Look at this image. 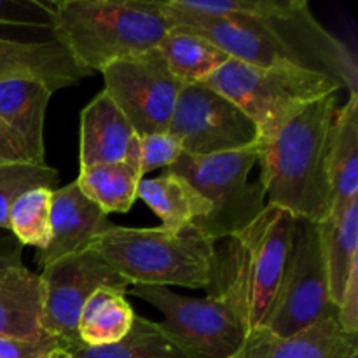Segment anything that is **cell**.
<instances>
[{"mask_svg": "<svg viewBox=\"0 0 358 358\" xmlns=\"http://www.w3.org/2000/svg\"><path fill=\"white\" fill-rule=\"evenodd\" d=\"M140 173L147 175L157 168H170L184 154L180 140L170 131L149 133L138 136Z\"/></svg>", "mask_w": 358, "mask_h": 358, "instance_id": "cell-29", "label": "cell"}, {"mask_svg": "<svg viewBox=\"0 0 358 358\" xmlns=\"http://www.w3.org/2000/svg\"><path fill=\"white\" fill-rule=\"evenodd\" d=\"M55 91L31 79L0 80V122L9 129L28 163H45L44 121Z\"/></svg>", "mask_w": 358, "mask_h": 358, "instance_id": "cell-15", "label": "cell"}, {"mask_svg": "<svg viewBox=\"0 0 358 358\" xmlns=\"http://www.w3.org/2000/svg\"><path fill=\"white\" fill-rule=\"evenodd\" d=\"M107 213L84 196L77 182L52 191L51 240L35 254V262L45 268L66 255L87 250L94 240L112 229Z\"/></svg>", "mask_w": 358, "mask_h": 358, "instance_id": "cell-13", "label": "cell"}, {"mask_svg": "<svg viewBox=\"0 0 358 358\" xmlns=\"http://www.w3.org/2000/svg\"><path fill=\"white\" fill-rule=\"evenodd\" d=\"M338 93L327 94L283 121L261 140V184L269 205L296 219L322 222L331 213L332 129Z\"/></svg>", "mask_w": 358, "mask_h": 358, "instance_id": "cell-2", "label": "cell"}, {"mask_svg": "<svg viewBox=\"0 0 358 358\" xmlns=\"http://www.w3.org/2000/svg\"><path fill=\"white\" fill-rule=\"evenodd\" d=\"M52 2L41 0H0V24L3 27L44 30L52 35L55 30Z\"/></svg>", "mask_w": 358, "mask_h": 358, "instance_id": "cell-28", "label": "cell"}, {"mask_svg": "<svg viewBox=\"0 0 358 358\" xmlns=\"http://www.w3.org/2000/svg\"><path fill=\"white\" fill-rule=\"evenodd\" d=\"M168 131L177 136L185 156H212L259 142L254 121L241 108L205 84L180 91Z\"/></svg>", "mask_w": 358, "mask_h": 358, "instance_id": "cell-10", "label": "cell"}, {"mask_svg": "<svg viewBox=\"0 0 358 358\" xmlns=\"http://www.w3.org/2000/svg\"><path fill=\"white\" fill-rule=\"evenodd\" d=\"M329 178L332 198L329 217H332L358 199V93H348V100L336 114Z\"/></svg>", "mask_w": 358, "mask_h": 358, "instance_id": "cell-19", "label": "cell"}, {"mask_svg": "<svg viewBox=\"0 0 358 358\" xmlns=\"http://www.w3.org/2000/svg\"><path fill=\"white\" fill-rule=\"evenodd\" d=\"M52 189L37 187L23 192L9 210V231L20 245L44 250L51 240Z\"/></svg>", "mask_w": 358, "mask_h": 358, "instance_id": "cell-26", "label": "cell"}, {"mask_svg": "<svg viewBox=\"0 0 358 358\" xmlns=\"http://www.w3.org/2000/svg\"><path fill=\"white\" fill-rule=\"evenodd\" d=\"M159 52L170 72L184 86L205 83L229 59V56L208 38L177 27L164 35L159 44Z\"/></svg>", "mask_w": 358, "mask_h": 358, "instance_id": "cell-23", "label": "cell"}, {"mask_svg": "<svg viewBox=\"0 0 358 358\" xmlns=\"http://www.w3.org/2000/svg\"><path fill=\"white\" fill-rule=\"evenodd\" d=\"M318 231L327 271L329 299L338 308L350 271L358 264V199L339 215L318 222Z\"/></svg>", "mask_w": 358, "mask_h": 358, "instance_id": "cell-22", "label": "cell"}, {"mask_svg": "<svg viewBox=\"0 0 358 358\" xmlns=\"http://www.w3.org/2000/svg\"><path fill=\"white\" fill-rule=\"evenodd\" d=\"M42 311L45 332L59 343L76 341L77 324L87 297L98 289H114L126 294L131 283L122 278L93 250L66 255L44 268Z\"/></svg>", "mask_w": 358, "mask_h": 358, "instance_id": "cell-12", "label": "cell"}, {"mask_svg": "<svg viewBox=\"0 0 358 358\" xmlns=\"http://www.w3.org/2000/svg\"><path fill=\"white\" fill-rule=\"evenodd\" d=\"M163 7V3H161ZM164 14L171 28L208 38L231 59L255 66H299L332 77L358 93V65L352 49L318 23L304 0H285L268 17H194Z\"/></svg>", "mask_w": 358, "mask_h": 358, "instance_id": "cell-1", "label": "cell"}, {"mask_svg": "<svg viewBox=\"0 0 358 358\" xmlns=\"http://www.w3.org/2000/svg\"><path fill=\"white\" fill-rule=\"evenodd\" d=\"M7 163H28V161L9 129L0 122V164Z\"/></svg>", "mask_w": 358, "mask_h": 358, "instance_id": "cell-32", "label": "cell"}, {"mask_svg": "<svg viewBox=\"0 0 358 358\" xmlns=\"http://www.w3.org/2000/svg\"><path fill=\"white\" fill-rule=\"evenodd\" d=\"M142 199L163 222V229L180 231L205 219L212 205L182 175L166 170L156 178H142L136 189Z\"/></svg>", "mask_w": 358, "mask_h": 358, "instance_id": "cell-20", "label": "cell"}, {"mask_svg": "<svg viewBox=\"0 0 358 358\" xmlns=\"http://www.w3.org/2000/svg\"><path fill=\"white\" fill-rule=\"evenodd\" d=\"M103 91L126 115L138 136L168 131L184 84L170 72L159 49L122 59L101 70Z\"/></svg>", "mask_w": 358, "mask_h": 358, "instance_id": "cell-11", "label": "cell"}, {"mask_svg": "<svg viewBox=\"0 0 358 358\" xmlns=\"http://www.w3.org/2000/svg\"><path fill=\"white\" fill-rule=\"evenodd\" d=\"M90 77L55 38L41 42L10 41L0 37V80L31 79L52 91L77 86Z\"/></svg>", "mask_w": 358, "mask_h": 358, "instance_id": "cell-16", "label": "cell"}, {"mask_svg": "<svg viewBox=\"0 0 358 358\" xmlns=\"http://www.w3.org/2000/svg\"><path fill=\"white\" fill-rule=\"evenodd\" d=\"M58 339L44 341H16L0 338V358H63Z\"/></svg>", "mask_w": 358, "mask_h": 358, "instance_id": "cell-30", "label": "cell"}, {"mask_svg": "<svg viewBox=\"0 0 358 358\" xmlns=\"http://www.w3.org/2000/svg\"><path fill=\"white\" fill-rule=\"evenodd\" d=\"M41 276L24 266L0 271V338L16 341L51 339L45 332ZM55 339V338H52Z\"/></svg>", "mask_w": 358, "mask_h": 358, "instance_id": "cell-18", "label": "cell"}, {"mask_svg": "<svg viewBox=\"0 0 358 358\" xmlns=\"http://www.w3.org/2000/svg\"><path fill=\"white\" fill-rule=\"evenodd\" d=\"M131 292L163 315V327L191 357L233 358L247 341V327L220 297L196 299L159 285H133Z\"/></svg>", "mask_w": 358, "mask_h": 358, "instance_id": "cell-9", "label": "cell"}, {"mask_svg": "<svg viewBox=\"0 0 358 358\" xmlns=\"http://www.w3.org/2000/svg\"><path fill=\"white\" fill-rule=\"evenodd\" d=\"M124 296L114 289H98L87 297L77 324V336L84 345H114L128 334L136 313Z\"/></svg>", "mask_w": 358, "mask_h": 358, "instance_id": "cell-25", "label": "cell"}, {"mask_svg": "<svg viewBox=\"0 0 358 358\" xmlns=\"http://www.w3.org/2000/svg\"><path fill=\"white\" fill-rule=\"evenodd\" d=\"M238 358H358V336L348 334L338 320V308L292 336H276L268 329L248 334Z\"/></svg>", "mask_w": 358, "mask_h": 358, "instance_id": "cell-14", "label": "cell"}, {"mask_svg": "<svg viewBox=\"0 0 358 358\" xmlns=\"http://www.w3.org/2000/svg\"><path fill=\"white\" fill-rule=\"evenodd\" d=\"M140 164L135 161H121L112 164L84 168L79 171L77 185L86 198L103 213H128L136 201L140 180Z\"/></svg>", "mask_w": 358, "mask_h": 358, "instance_id": "cell-24", "label": "cell"}, {"mask_svg": "<svg viewBox=\"0 0 358 358\" xmlns=\"http://www.w3.org/2000/svg\"><path fill=\"white\" fill-rule=\"evenodd\" d=\"M339 325L348 334L358 336V264L353 266L338 306Z\"/></svg>", "mask_w": 358, "mask_h": 358, "instance_id": "cell-31", "label": "cell"}, {"mask_svg": "<svg viewBox=\"0 0 358 358\" xmlns=\"http://www.w3.org/2000/svg\"><path fill=\"white\" fill-rule=\"evenodd\" d=\"M52 9V38L90 76L157 51L171 30L161 0H59Z\"/></svg>", "mask_w": 358, "mask_h": 358, "instance_id": "cell-4", "label": "cell"}, {"mask_svg": "<svg viewBox=\"0 0 358 358\" xmlns=\"http://www.w3.org/2000/svg\"><path fill=\"white\" fill-rule=\"evenodd\" d=\"M233 358H238V357H233Z\"/></svg>", "mask_w": 358, "mask_h": 358, "instance_id": "cell-34", "label": "cell"}, {"mask_svg": "<svg viewBox=\"0 0 358 358\" xmlns=\"http://www.w3.org/2000/svg\"><path fill=\"white\" fill-rule=\"evenodd\" d=\"M294 217L266 205L254 222L217 241L208 296L229 304L248 334L266 327L282 282Z\"/></svg>", "mask_w": 358, "mask_h": 358, "instance_id": "cell-3", "label": "cell"}, {"mask_svg": "<svg viewBox=\"0 0 358 358\" xmlns=\"http://www.w3.org/2000/svg\"><path fill=\"white\" fill-rule=\"evenodd\" d=\"M65 358H194L163 327V324L135 315L121 341L107 346H87L80 339L62 343Z\"/></svg>", "mask_w": 358, "mask_h": 358, "instance_id": "cell-21", "label": "cell"}, {"mask_svg": "<svg viewBox=\"0 0 358 358\" xmlns=\"http://www.w3.org/2000/svg\"><path fill=\"white\" fill-rule=\"evenodd\" d=\"M261 159V142L231 152L212 156H185L168 170L182 175L212 205L208 215L192 226L220 241L254 222L266 206L261 180L250 184L248 177Z\"/></svg>", "mask_w": 358, "mask_h": 358, "instance_id": "cell-7", "label": "cell"}, {"mask_svg": "<svg viewBox=\"0 0 358 358\" xmlns=\"http://www.w3.org/2000/svg\"><path fill=\"white\" fill-rule=\"evenodd\" d=\"M59 175L49 164H0V229L9 231V210L23 192L37 187L55 191Z\"/></svg>", "mask_w": 358, "mask_h": 358, "instance_id": "cell-27", "label": "cell"}, {"mask_svg": "<svg viewBox=\"0 0 358 358\" xmlns=\"http://www.w3.org/2000/svg\"><path fill=\"white\" fill-rule=\"evenodd\" d=\"M20 241L16 238H9V240H0V271L10 266H23V257H21Z\"/></svg>", "mask_w": 358, "mask_h": 358, "instance_id": "cell-33", "label": "cell"}, {"mask_svg": "<svg viewBox=\"0 0 358 358\" xmlns=\"http://www.w3.org/2000/svg\"><path fill=\"white\" fill-rule=\"evenodd\" d=\"M136 136L126 115L105 91H100L80 112V170L121 163Z\"/></svg>", "mask_w": 358, "mask_h": 358, "instance_id": "cell-17", "label": "cell"}, {"mask_svg": "<svg viewBox=\"0 0 358 358\" xmlns=\"http://www.w3.org/2000/svg\"><path fill=\"white\" fill-rule=\"evenodd\" d=\"M201 84L233 101L254 121L259 142L301 108L343 90L338 80L315 70L255 66L231 58Z\"/></svg>", "mask_w": 358, "mask_h": 358, "instance_id": "cell-6", "label": "cell"}, {"mask_svg": "<svg viewBox=\"0 0 358 358\" xmlns=\"http://www.w3.org/2000/svg\"><path fill=\"white\" fill-rule=\"evenodd\" d=\"M332 308L318 224L294 217L282 282L264 329L287 338L313 325Z\"/></svg>", "mask_w": 358, "mask_h": 358, "instance_id": "cell-8", "label": "cell"}, {"mask_svg": "<svg viewBox=\"0 0 358 358\" xmlns=\"http://www.w3.org/2000/svg\"><path fill=\"white\" fill-rule=\"evenodd\" d=\"M63 358H65V357H63Z\"/></svg>", "mask_w": 358, "mask_h": 358, "instance_id": "cell-35", "label": "cell"}, {"mask_svg": "<svg viewBox=\"0 0 358 358\" xmlns=\"http://www.w3.org/2000/svg\"><path fill=\"white\" fill-rule=\"evenodd\" d=\"M217 241L194 226L180 231L114 226L91 243L133 285H177L208 289L213 276Z\"/></svg>", "mask_w": 358, "mask_h": 358, "instance_id": "cell-5", "label": "cell"}]
</instances>
